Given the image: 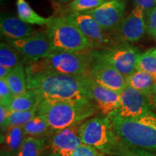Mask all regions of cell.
Instances as JSON below:
<instances>
[{
  "label": "cell",
  "mask_w": 156,
  "mask_h": 156,
  "mask_svg": "<svg viewBox=\"0 0 156 156\" xmlns=\"http://www.w3.org/2000/svg\"><path fill=\"white\" fill-rule=\"evenodd\" d=\"M149 51H150V53H151L152 55L155 56V57H156V48H153V49H151Z\"/></svg>",
  "instance_id": "obj_36"
},
{
  "label": "cell",
  "mask_w": 156,
  "mask_h": 156,
  "mask_svg": "<svg viewBox=\"0 0 156 156\" xmlns=\"http://www.w3.org/2000/svg\"><path fill=\"white\" fill-rule=\"evenodd\" d=\"M98 111L93 101L44 99L39 105L37 114L44 118L55 132L81 124Z\"/></svg>",
  "instance_id": "obj_2"
},
{
  "label": "cell",
  "mask_w": 156,
  "mask_h": 156,
  "mask_svg": "<svg viewBox=\"0 0 156 156\" xmlns=\"http://www.w3.org/2000/svg\"><path fill=\"white\" fill-rule=\"evenodd\" d=\"M28 90L44 99L93 101L90 74L69 75L53 73H26Z\"/></svg>",
  "instance_id": "obj_1"
},
{
  "label": "cell",
  "mask_w": 156,
  "mask_h": 156,
  "mask_svg": "<svg viewBox=\"0 0 156 156\" xmlns=\"http://www.w3.org/2000/svg\"><path fill=\"white\" fill-rule=\"evenodd\" d=\"M25 57L10 46L8 43L0 44V65L13 69L25 62Z\"/></svg>",
  "instance_id": "obj_22"
},
{
  "label": "cell",
  "mask_w": 156,
  "mask_h": 156,
  "mask_svg": "<svg viewBox=\"0 0 156 156\" xmlns=\"http://www.w3.org/2000/svg\"><path fill=\"white\" fill-rule=\"evenodd\" d=\"M10 111L7 107L0 106V125L2 126L5 121L7 120Z\"/></svg>",
  "instance_id": "obj_32"
},
{
  "label": "cell",
  "mask_w": 156,
  "mask_h": 156,
  "mask_svg": "<svg viewBox=\"0 0 156 156\" xmlns=\"http://www.w3.org/2000/svg\"><path fill=\"white\" fill-rule=\"evenodd\" d=\"M153 107H154V108H155L156 109V101H155V103H153Z\"/></svg>",
  "instance_id": "obj_38"
},
{
  "label": "cell",
  "mask_w": 156,
  "mask_h": 156,
  "mask_svg": "<svg viewBox=\"0 0 156 156\" xmlns=\"http://www.w3.org/2000/svg\"><path fill=\"white\" fill-rule=\"evenodd\" d=\"M42 101L40 95L28 90L25 93L14 97L7 108L10 112H27L38 108Z\"/></svg>",
  "instance_id": "obj_18"
},
{
  "label": "cell",
  "mask_w": 156,
  "mask_h": 156,
  "mask_svg": "<svg viewBox=\"0 0 156 156\" xmlns=\"http://www.w3.org/2000/svg\"><path fill=\"white\" fill-rule=\"evenodd\" d=\"M152 106L153 105L148 97L126 85L121 93V101L118 108L108 116L124 119L136 118L152 112Z\"/></svg>",
  "instance_id": "obj_9"
},
{
  "label": "cell",
  "mask_w": 156,
  "mask_h": 156,
  "mask_svg": "<svg viewBox=\"0 0 156 156\" xmlns=\"http://www.w3.org/2000/svg\"><path fill=\"white\" fill-rule=\"evenodd\" d=\"M155 81V76L138 70H136L134 73L126 77V85L142 93L149 99Z\"/></svg>",
  "instance_id": "obj_17"
},
{
  "label": "cell",
  "mask_w": 156,
  "mask_h": 156,
  "mask_svg": "<svg viewBox=\"0 0 156 156\" xmlns=\"http://www.w3.org/2000/svg\"><path fill=\"white\" fill-rule=\"evenodd\" d=\"M79 125L53 132L47 137L45 156H71L83 144L79 133Z\"/></svg>",
  "instance_id": "obj_10"
},
{
  "label": "cell",
  "mask_w": 156,
  "mask_h": 156,
  "mask_svg": "<svg viewBox=\"0 0 156 156\" xmlns=\"http://www.w3.org/2000/svg\"><path fill=\"white\" fill-rule=\"evenodd\" d=\"M4 80L7 82L14 97L25 93L28 90L27 75L24 64H20L12 69L10 73Z\"/></svg>",
  "instance_id": "obj_19"
},
{
  "label": "cell",
  "mask_w": 156,
  "mask_h": 156,
  "mask_svg": "<svg viewBox=\"0 0 156 156\" xmlns=\"http://www.w3.org/2000/svg\"><path fill=\"white\" fill-rule=\"evenodd\" d=\"M71 156H105V155L93 146L83 143L74 151Z\"/></svg>",
  "instance_id": "obj_30"
},
{
  "label": "cell",
  "mask_w": 156,
  "mask_h": 156,
  "mask_svg": "<svg viewBox=\"0 0 156 156\" xmlns=\"http://www.w3.org/2000/svg\"><path fill=\"white\" fill-rule=\"evenodd\" d=\"M94 54L108 62L126 77L136 70L140 51L127 42H122L106 49L94 50Z\"/></svg>",
  "instance_id": "obj_8"
},
{
  "label": "cell",
  "mask_w": 156,
  "mask_h": 156,
  "mask_svg": "<svg viewBox=\"0 0 156 156\" xmlns=\"http://www.w3.org/2000/svg\"><path fill=\"white\" fill-rule=\"evenodd\" d=\"M38 108L27 112H10L7 120L1 128L7 129L12 126H23L37 114Z\"/></svg>",
  "instance_id": "obj_25"
},
{
  "label": "cell",
  "mask_w": 156,
  "mask_h": 156,
  "mask_svg": "<svg viewBox=\"0 0 156 156\" xmlns=\"http://www.w3.org/2000/svg\"><path fill=\"white\" fill-rule=\"evenodd\" d=\"M1 34L6 39L18 40L30 36L35 34L31 25L23 22L19 17L12 15H2L0 20Z\"/></svg>",
  "instance_id": "obj_16"
},
{
  "label": "cell",
  "mask_w": 156,
  "mask_h": 156,
  "mask_svg": "<svg viewBox=\"0 0 156 156\" xmlns=\"http://www.w3.org/2000/svg\"><path fill=\"white\" fill-rule=\"evenodd\" d=\"M17 17L30 25H47L52 17L41 16L34 11L25 0H17Z\"/></svg>",
  "instance_id": "obj_20"
},
{
  "label": "cell",
  "mask_w": 156,
  "mask_h": 156,
  "mask_svg": "<svg viewBox=\"0 0 156 156\" xmlns=\"http://www.w3.org/2000/svg\"><path fill=\"white\" fill-rule=\"evenodd\" d=\"M6 40L23 56L31 61H37L44 58L53 51L51 43L46 31H38L30 36L23 39Z\"/></svg>",
  "instance_id": "obj_11"
},
{
  "label": "cell",
  "mask_w": 156,
  "mask_h": 156,
  "mask_svg": "<svg viewBox=\"0 0 156 156\" xmlns=\"http://www.w3.org/2000/svg\"><path fill=\"white\" fill-rule=\"evenodd\" d=\"M93 51L71 52L54 50L46 57L28 62L26 73H53L69 75L90 74Z\"/></svg>",
  "instance_id": "obj_3"
},
{
  "label": "cell",
  "mask_w": 156,
  "mask_h": 156,
  "mask_svg": "<svg viewBox=\"0 0 156 156\" xmlns=\"http://www.w3.org/2000/svg\"><path fill=\"white\" fill-rule=\"evenodd\" d=\"M147 32L145 12L139 7H134L115 31L117 38L122 42H136Z\"/></svg>",
  "instance_id": "obj_14"
},
{
  "label": "cell",
  "mask_w": 156,
  "mask_h": 156,
  "mask_svg": "<svg viewBox=\"0 0 156 156\" xmlns=\"http://www.w3.org/2000/svg\"><path fill=\"white\" fill-rule=\"evenodd\" d=\"M106 0H73L69 4L73 12L84 13L93 10L104 3Z\"/></svg>",
  "instance_id": "obj_27"
},
{
  "label": "cell",
  "mask_w": 156,
  "mask_h": 156,
  "mask_svg": "<svg viewBox=\"0 0 156 156\" xmlns=\"http://www.w3.org/2000/svg\"><path fill=\"white\" fill-rule=\"evenodd\" d=\"M121 140L129 146L156 153V114L134 119L111 118Z\"/></svg>",
  "instance_id": "obj_4"
},
{
  "label": "cell",
  "mask_w": 156,
  "mask_h": 156,
  "mask_svg": "<svg viewBox=\"0 0 156 156\" xmlns=\"http://www.w3.org/2000/svg\"><path fill=\"white\" fill-rule=\"evenodd\" d=\"M25 139L23 126H12L7 129L5 142L7 152L10 155H17Z\"/></svg>",
  "instance_id": "obj_24"
},
{
  "label": "cell",
  "mask_w": 156,
  "mask_h": 156,
  "mask_svg": "<svg viewBox=\"0 0 156 156\" xmlns=\"http://www.w3.org/2000/svg\"><path fill=\"white\" fill-rule=\"evenodd\" d=\"M13 98L14 95L7 85V82L5 81V80L0 79V106L8 108Z\"/></svg>",
  "instance_id": "obj_28"
},
{
  "label": "cell",
  "mask_w": 156,
  "mask_h": 156,
  "mask_svg": "<svg viewBox=\"0 0 156 156\" xmlns=\"http://www.w3.org/2000/svg\"><path fill=\"white\" fill-rule=\"evenodd\" d=\"M125 0H106L93 10L84 12L92 16L103 28L115 32L124 19Z\"/></svg>",
  "instance_id": "obj_13"
},
{
  "label": "cell",
  "mask_w": 156,
  "mask_h": 156,
  "mask_svg": "<svg viewBox=\"0 0 156 156\" xmlns=\"http://www.w3.org/2000/svg\"><path fill=\"white\" fill-rule=\"evenodd\" d=\"M46 32L54 50L83 52L95 50L93 44L78 27L65 17H52Z\"/></svg>",
  "instance_id": "obj_6"
},
{
  "label": "cell",
  "mask_w": 156,
  "mask_h": 156,
  "mask_svg": "<svg viewBox=\"0 0 156 156\" xmlns=\"http://www.w3.org/2000/svg\"><path fill=\"white\" fill-rule=\"evenodd\" d=\"M47 137L25 136L23 145L17 156H41L46 147Z\"/></svg>",
  "instance_id": "obj_23"
},
{
  "label": "cell",
  "mask_w": 156,
  "mask_h": 156,
  "mask_svg": "<svg viewBox=\"0 0 156 156\" xmlns=\"http://www.w3.org/2000/svg\"><path fill=\"white\" fill-rule=\"evenodd\" d=\"M58 1L61 3H67L69 2L73 1V0H58Z\"/></svg>",
  "instance_id": "obj_37"
},
{
  "label": "cell",
  "mask_w": 156,
  "mask_h": 156,
  "mask_svg": "<svg viewBox=\"0 0 156 156\" xmlns=\"http://www.w3.org/2000/svg\"><path fill=\"white\" fill-rule=\"evenodd\" d=\"M147 32L156 41V7L145 13Z\"/></svg>",
  "instance_id": "obj_29"
},
{
  "label": "cell",
  "mask_w": 156,
  "mask_h": 156,
  "mask_svg": "<svg viewBox=\"0 0 156 156\" xmlns=\"http://www.w3.org/2000/svg\"><path fill=\"white\" fill-rule=\"evenodd\" d=\"M124 156H132V155H124Z\"/></svg>",
  "instance_id": "obj_39"
},
{
  "label": "cell",
  "mask_w": 156,
  "mask_h": 156,
  "mask_svg": "<svg viewBox=\"0 0 156 156\" xmlns=\"http://www.w3.org/2000/svg\"><path fill=\"white\" fill-rule=\"evenodd\" d=\"M79 133L83 144L93 146L109 156H120L123 142L115 131L108 116H93L80 125Z\"/></svg>",
  "instance_id": "obj_5"
},
{
  "label": "cell",
  "mask_w": 156,
  "mask_h": 156,
  "mask_svg": "<svg viewBox=\"0 0 156 156\" xmlns=\"http://www.w3.org/2000/svg\"><path fill=\"white\" fill-rule=\"evenodd\" d=\"M155 83H154L151 98H150V101H151V104L153 105V103H155V101H156V76H155Z\"/></svg>",
  "instance_id": "obj_34"
},
{
  "label": "cell",
  "mask_w": 156,
  "mask_h": 156,
  "mask_svg": "<svg viewBox=\"0 0 156 156\" xmlns=\"http://www.w3.org/2000/svg\"><path fill=\"white\" fill-rule=\"evenodd\" d=\"M93 100L103 116H109L118 108L121 101V93L99 85L93 80L91 86Z\"/></svg>",
  "instance_id": "obj_15"
},
{
  "label": "cell",
  "mask_w": 156,
  "mask_h": 156,
  "mask_svg": "<svg viewBox=\"0 0 156 156\" xmlns=\"http://www.w3.org/2000/svg\"><path fill=\"white\" fill-rule=\"evenodd\" d=\"M25 136L37 138H46L53 132V130L44 118L36 114L23 126Z\"/></svg>",
  "instance_id": "obj_21"
},
{
  "label": "cell",
  "mask_w": 156,
  "mask_h": 156,
  "mask_svg": "<svg viewBox=\"0 0 156 156\" xmlns=\"http://www.w3.org/2000/svg\"><path fill=\"white\" fill-rule=\"evenodd\" d=\"M90 74L93 80L103 87L122 93L126 86V77L110 64L95 55L94 50Z\"/></svg>",
  "instance_id": "obj_12"
},
{
  "label": "cell",
  "mask_w": 156,
  "mask_h": 156,
  "mask_svg": "<svg viewBox=\"0 0 156 156\" xmlns=\"http://www.w3.org/2000/svg\"><path fill=\"white\" fill-rule=\"evenodd\" d=\"M64 17L77 25L93 44L95 50L106 49L122 42L119 40L115 32L106 30L90 15L72 12Z\"/></svg>",
  "instance_id": "obj_7"
},
{
  "label": "cell",
  "mask_w": 156,
  "mask_h": 156,
  "mask_svg": "<svg viewBox=\"0 0 156 156\" xmlns=\"http://www.w3.org/2000/svg\"><path fill=\"white\" fill-rule=\"evenodd\" d=\"M136 70L156 76V57L150 53V51L141 53L138 58Z\"/></svg>",
  "instance_id": "obj_26"
},
{
  "label": "cell",
  "mask_w": 156,
  "mask_h": 156,
  "mask_svg": "<svg viewBox=\"0 0 156 156\" xmlns=\"http://www.w3.org/2000/svg\"><path fill=\"white\" fill-rule=\"evenodd\" d=\"M12 69L7 68L5 66L0 65V79H5L10 73Z\"/></svg>",
  "instance_id": "obj_33"
},
{
  "label": "cell",
  "mask_w": 156,
  "mask_h": 156,
  "mask_svg": "<svg viewBox=\"0 0 156 156\" xmlns=\"http://www.w3.org/2000/svg\"><path fill=\"white\" fill-rule=\"evenodd\" d=\"M1 156H12L7 151H1Z\"/></svg>",
  "instance_id": "obj_35"
},
{
  "label": "cell",
  "mask_w": 156,
  "mask_h": 156,
  "mask_svg": "<svg viewBox=\"0 0 156 156\" xmlns=\"http://www.w3.org/2000/svg\"><path fill=\"white\" fill-rule=\"evenodd\" d=\"M134 2L145 13L156 7V0H134Z\"/></svg>",
  "instance_id": "obj_31"
}]
</instances>
